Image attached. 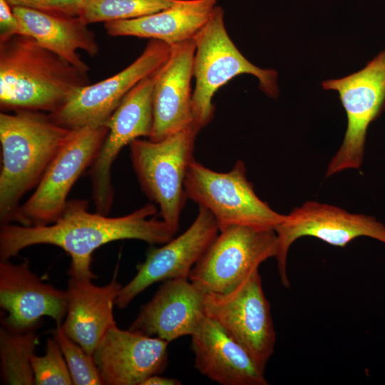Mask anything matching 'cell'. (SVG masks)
<instances>
[{
	"mask_svg": "<svg viewBox=\"0 0 385 385\" xmlns=\"http://www.w3.org/2000/svg\"><path fill=\"white\" fill-rule=\"evenodd\" d=\"M84 200H70L53 223L40 226L1 225L0 258L9 260L23 249L36 245L57 246L71 257L70 277L93 280L92 254L98 247L121 240H138L163 245L174 235L162 220L150 217L157 207L148 203L126 215L108 217L87 210Z\"/></svg>",
	"mask_w": 385,
	"mask_h": 385,
	"instance_id": "obj_1",
	"label": "cell"
},
{
	"mask_svg": "<svg viewBox=\"0 0 385 385\" xmlns=\"http://www.w3.org/2000/svg\"><path fill=\"white\" fill-rule=\"evenodd\" d=\"M83 73L29 35L0 41V108L52 113L90 84Z\"/></svg>",
	"mask_w": 385,
	"mask_h": 385,
	"instance_id": "obj_2",
	"label": "cell"
},
{
	"mask_svg": "<svg viewBox=\"0 0 385 385\" xmlns=\"http://www.w3.org/2000/svg\"><path fill=\"white\" fill-rule=\"evenodd\" d=\"M14 112L0 113L1 225L14 221L20 200L37 186L73 133L41 111Z\"/></svg>",
	"mask_w": 385,
	"mask_h": 385,
	"instance_id": "obj_3",
	"label": "cell"
},
{
	"mask_svg": "<svg viewBox=\"0 0 385 385\" xmlns=\"http://www.w3.org/2000/svg\"><path fill=\"white\" fill-rule=\"evenodd\" d=\"M195 52L192 73L193 126L199 132L215 115L212 98L217 91L240 74H251L259 81L260 88L269 97L279 94L277 72L261 68L247 60L230 38L224 22V10L216 6L210 18L194 38Z\"/></svg>",
	"mask_w": 385,
	"mask_h": 385,
	"instance_id": "obj_4",
	"label": "cell"
},
{
	"mask_svg": "<svg viewBox=\"0 0 385 385\" xmlns=\"http://www.w3.org/2000/svg\"><path fill=\"white\" fill-rule=\"evenodd\" d=\"M199 132L193 125L153 141L135 139L129 145L130 159L140 185L160 209L162 220L173 235L178 230L188 199L185 180Z\"/></svg>",
	"mask_w": 385,
	"mask_h": 385,
	"instance_id": "obj_5",
	"label": "cell"
},
{
	"mask_svg": "<svg viewBox=\"0 0 385 385\" xmlns=\"http://www.w3.org/2000/svg\"><path fill=\"white\" fill-rule=\"evenodd\" d=\"M185 190L188 199L212 215L219 231L232 225L274 230L285 218L257 195L241 160L226 173L214 171L194 160L187 173Z\"/></svg>",
	"mask_w": 385,
	"mask_h": 385,
	"instance_id": "obj_6",
	"label": "cell"
},
{
	"mask_svg": "<svg viewBox=\"0 0 385 385\" xmlns=\"http://www.w3.org/2000/svg\"><path fill=\"white\" fill-rule=\"evenodd\" d=\"M278 254L274 229L232 225L220 231L189 279L205 293H227Z\"/></svg>",
	"mask_w": 385,
	"mask_h": 385,
	"instance_id": "obj_7",
	"label": "cell"
},
{
	"mask_svg": "<svg viewBox=\"0 0 385 385\" xmlns=\"http://www.w3.org/2000/svg\"><path fill=\"white\" fill-rule=\"evenodd\" d=\"M106 123L73 129L30 197L14 217L21 225L40 226L55 222L62 214L68 195L81 174L89 168L107 134Z\"/></svg>",
	"mask_w": 385,
	"mask_h": 385,
	"instance_id": "obj_8",
	"label": "cell"
},
{
	"mask_svg": "<svg viewBox=\"0 0 385 385\" xmlns=\"http://www.w3.org/2000/svg\"><path fill=\"white\" fill-rule=\"evenodd\" d=\"M339 93L346 111L347 128L339 149L330 160L326 177L348 169H359L364 159L370 123L385 108V50L361 70L322 83Z\"/></svg>",
	"mask_w": 385,
	"mask_h": 385,
	"instance_id": "obj_9",
	"label": "cell"
},
{
	"mask_svg": "<svg viewBox=\"0 0 385 385\" xmlns=\"http://www.w3.org/2000/svg\"><path fill=\"white\" fill-rule=\"evenodd\" d=\"M205 312L265 372L274 351L276 334L259 270L227 293H205Z\"/></svg>",
	"mask_w": 385,
	"mask_h": 385,
	"instance_id": "obj_10",
	"label": "cell"
},
{
	"mask_svg": "<svg viewBox=\"0 0 385 385\" xmlns=\"http://www.w3.org/2000/svg\"><path fill=\"white\" fill-rule=\"evenodd\" d=\"M158 70L137 83L105 123L108 133L88 169L98 213L108 215L111 209L115 194L111 168L120 150L134 140L148 138L151 134L153 90Z\"/></svg>",
	"mask_w": 385,
	"mask_h": 385,
	"instance_id": "obj_11",
	"label": "cell"
},
{
	"mask_svg": "<svg viewBox=\"0 0 385 385\" xmlns=\"http://www.w3.org/2000/svg\"><path fill=\"white\" fill-rule=\"evenodd\" d=\"M274 230L278 238L277 269L280 281L286 288L290 287L287 272V253L299 237L312 236L342 247L361 236L385 244V225L374 217L350 213L316 201H307L293 209Z\"/></svg>",
	"mask_w": 385,
	"mask_h": 385,
	"instance_id": "obj_12",
	"label": "cell"
},
{
	"mask_svg": "<svg viewBox=\"0 0 385 385\" xmlns=\"http://www.w3.org/2000/svg\"><path fill=\"white\" fill-rule=\"evenodd\" d=\"M170 51L171 46L150 39L129 66L109 78L81 88L61 108L48 113L50 118L68 129L105 123L125 95L166 62Z\"/></svg>",
	"mask_w": 385,
	"mask_h": 385,
	"instance_id": "obj_13",
	"label": "cell"
},
{
	"mask_svg": "<svg viewBox=\"0 0 385 385\" xmlns=\"http://www.w3.org/2000/svg\"><path fill=\"white\" fill-rule=\"evenodd\" d=\"M191 225L177 237L163 246L150 248L138 267L135 276L122 287L115 299L118 309H125L131 301L155 282L172 279H189L192 269L218 235L219 227L212 215L198 207Z\"/></svg>",
	"mask_w": 385,
	"mask_h": 385,
	"instance_id": "obj_14",
	"label": "cell"
},
{
	"mask_svg": "<svg viewBox=\"0 0 385 385\" xmlns=\"http://www.w3.org/2000/svg\"><path fill=\"white\" fill-rule=\"evenodd\" d=\"M66 290L43 282L29 262H0V307L6 313L2 325L14 330L38 327L43 317L61 324L67 311Z\"/></svg>",
	"mask_w": 385,
	"mask_h": 385,
	"instance_id": "obj_15",
	"label": "cell"
},
{
	"mask_svg": "<svg viewBox=\"0 0 385 385\" xmlns=\"http://www.w3.org/2000/svg\"><path fill=\"white\" fill-rule=\"evenodd\" d=\"M169 342L114 325L93 353L104 384L141 385L168 363Z\"/></svg>",
	"mask_w": 385,
	"mask_h": 385,
	"instance_id": "obj_16",
	"label": "cell"
},
{
	"mask_svg": "<svg viewBox=\"0 0 385 385\" xmlns=\"http://www.w3.org/2000/svg\"><path fill=\"white\" fill-rule=\"evenodd\" d=\"M188 278L164 281L129 329L170 342L192 335L205 317V293Z\"/></svg>",
	"mask_w": 385,
	"mask_h": 385,
	"instance_id": "obj_17",
	"label": "cell"
},
{
	"mask_svg": "<svg viewBox=\"0 0 385 385\" xmlns=\"http://www.w3.org/2000/svg\"><path fill=\"white\" fill-rule=\"evenodd\" d=\"M195 52L194 39L173 45L168 59L158 70L149 140L158 141L193 125L191 79Z\"/></svg>",
	"mask_w": 385,
	"mask_h": 385,
	"instance_id": "obj_18",
	"label": "cell"
},
{
	"mask_svg": "<svg viewBox=\"0 0 385 385\" xmlns=\"http://www.w3.org/2000/svg\"><path fill=\"white\" fill-rule=\"evenodd\" d=\"M195 367L222 385H267L265 372L213 319L205 316L191 335Z\"/></svg>",
	"mask_w": 385,
	"mask_h": 385,
	"instance_id": "obj_19",
	"label": "cell"
},
{
	"mask_svg": "<svg viewBox=\"0 0 385 385\" xmlns=\"http://www.w3.org/2000/svg\"><path fill=\"white\" fill-rule=\"evenodd\" d=\"M117 269L111 281L103 286L91 279L70 277L67 289V311L63 331L88 354L94 350L107 331L116 323L113 307L122 287L117 280Z\"/></svg>",
	"mask_w": 385,
	"mask_h": 385,
	"instance_id": "obj_20",
	"label": "cell"
},
{
	"mask_svg": "<svg viewBox=\"0 0 385 385\" xmlns=\"http://www.w3.org/2000/svg\"><path fill=\"white\" fill-rule=\"evenodd\" d=\"M217 0H178L172 6L143 17L104 23L111 36H135L170 46L194 39L208 21Z\"/></svg>",
	"mask_w": 385,
	"mask_h": 385,
	"instance_id": "obj_21",
	"label": "cell"
},
{
	"mask_svg": "<svg viewBox=\"0 0 385 385\" xmlns=\"http://www.w3.org/2000/svg\"><path fill=\"white\" fill-rule=\"evenodd\" d=\"M13 10L24 35L33 37L81 72L88 73L89 66L77 51L82 50L94 57L99 53V46L95 34L81 16H58L21 7H14Z\"/></svg>",
	"mask_w": 385,
	"mask_h": 385,
	"instance_id": "obj_22",
	"label": "cell"
},
{
	"mask_svg": "<svg viewBox=\"0 0 385 385\" xmlns=\"http://www.w3.org/2000/svg\"><path fill=\"white\" fill-rule=\"evenodd\" d=\"M37 327L14 330L0 329L1 379L7 385H33L31 358L37 344Z\"/></svg>",
	"mask_w": 385,
	"mask_h": 385,
	"instance_id": "obj_23",
	"label": "cell"
},
{
	"mask_svg": "<svg viewBox=\"0 0 385 385\" xmlns=\"http://www.w3.org/2000/svg\"><path fill=\"white\" fill-rule=\"evenodd\" d=\"M178 0H83L81 16L88 24L127 20L148 16Z\"/></svg>",
	"mask_w": 385,
	"mask_h": 385,
	"instance_id": "obj_24",
	"label": "cell"
},
{
	"mask_svg": "<svg viewBox=\"0 0 385 385\" xmlns=\"http://www.w3.org/2000/svg\"><path fill=\"white\" fill-rule=\"evenodd\" d=\"M53 338L63 354L73 384H104L93 355L88 354L78 343L66 335L61 324H57L53 331Z\"/></svg>",
	"mask_w": 385,
	"mask_h": 385,
	"instance_id": "obj_25",
	"label": "cell"
},
{
	"mask_svg": "<svg viewBox=\"0 0 385 385\" xmlns=\"http://www.w3.org/2000/svg\"><path fill=\"white\" fill-rule=\"evenodd\" d=\"M31 366L35 385L73 384L63 354L53 338L47 339L44 355H33Z\"/></svg>",
	"mask_w": 385,
	"mask_h": 385,
	"instance_id": "obj_26",
	"label": "cell"
},
{
	"mask_svg": "<svg viewBox=\"0 0 385 385\" xmlns=\"http://www.w3.org/2000/svg\"><path fill=\"white\" fill-rule=\"evenodd\" d=\"M12 8L21 7L46 14L78 16L83 0H5Z\"/></svg>",
	"mask_w": 385,
	"mask_h": 385,
	"instance_id": "obj_27",
	"label": "cell"
},
{
	"mask_svg": "<svg viewBox=\"0 0 385 385\" xmlns=\"http://www.w3.org/2000/svg\"><path fill=\"white\" fill-rule=\"evenodd\" d=\"M20 34L24 35V31L13 8L5 0H0V41Z\"/></svg>",
	"mask_w": 385,
	"mask_h": 385,
	"instance_id": "obj_28",
	"label": "cell"
},
{
	"mask_svg": "<svg viewBox=\"0 0 385 385\" xmlns=\"http://www.w3.org/2000/svg\"><path fill=\"white\" fill-rule=\"evenodd\" d=\"M180 381L154 374L147 378L141 385H180Z\"/></svg>",
	"mask_w": 385,
	"mask_h": 385,
	"instance_id": "obj_29",
	"label": "cell"
}]
</instances>
